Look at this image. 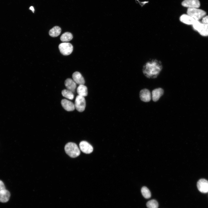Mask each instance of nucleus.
I'll list each match as a JSON object with an SVG mask.
<instances>
[{
    "label": "nucleus",
    "mask_w": 208,
    "mask_h": 208,
    "mask_svg": "<svg viewBox=\"0 0 208 208\" xmlns=\"http://www.w3.org/2000/svg\"><path fill=\"white\" fill-rule=\"evenodd\" d=\"M10 194L9 192L5 189L0 191V202L6 203L9 200Z\"/></svg>",
    "instance_id": "2eb2a0df"
},
{
    "label": "nucleus",
    "mask_w": 208,
    "mask_h": 208,
    "mask_svg": "<svg viewBox=\"0 0 208 208\" xmlns=\"http://www.w3.org/2000/svg\"><path fill=\"white\" fill-rule=\"evenodd\" d=\"M73 80L77 84L84 85L85 83L84 79L81 75L78 72H75L72 75Z\"/></svg>",
    "instance_id": "ddd939ff"
},
{
    "label": "nucleus",
    "mask_w": 208,
    "mask_h": 208,
    "mask_svg": "<svg viewBox=\"0 0 208 208\" xmlns=\"http://www.w3.org/2000/svg\"><path fill=\"white\" fill-rule=\"evenodd\" d=\"M164 93L163 90L161 88H156L153 90L152 92V98L154 101H158Z\"/></svg>",
    "instance_id": "f8f14e48"
},
{
    "label": "nucleus",
    "mask_w": 208,
    "mask_h": 208,
    "mask_svg": "<svg viewBox=\"0 0 208 208\" xmlns=\"http://www.w3.org/2000/svg\"><path fill=\"white\" fill-rule=\"evenodd\" d=\"M61 28L59 26H55L51 29L49 32L50 36L52 37H56L60 34Z\"/></svg>",
    "instance_id": "f3484780"
},
{
    "label": "nucleus",
    "mask_w": 208,
    "mask_h": 208,
    "mask_svg": "<svg viewBox=\"0 0 208 208\" xmlns=\"http://www.w3.org/2000/svg\"><path fill=\"white\" fill-rule=\"evenodd\" d=\"M202 24L203 23L199 20H195L194 23L192 25L193 28L195 30L198 31L201 27Z\"/></svg>",
    "instance_id": "5701e85b"
},
{
    "label": "nucleus",
    "mask_w": 208,
    "mask_h": 208,
    "mask_svg": "<svg viewBox=\"0 0 208 208\" xmlns=\"http://www.w3.org/2000/svg\"><path fill=\"white\" fill-rule=\"evenodd\" d=\"M187 13L196 20L202 18L206 14L205 11L197 8H188Z\"/></svg>",
    "instance_id": "7ed1b4c3"
},
{
    "label": "nucleus",
    "mask_w": 208,
    "mask_h": 208,
    "mask_svg": "<svg viewBox=\"0 0 208 208\" xmlns=\"http://www.w3.org/2000/svg\"><path fill=\"white\" fill-rule=\"evenodd\" d=\"M6 189L3 182L0 180V191Z\"/></svg>",
    "instance_id": "393cba45"
},
{
    "label": "nucleus",
    "mask_w": 208,
    "mask_h": 208,
    "mask_svg": "<svg viewBox=\"0 0 208 208\" xmlns=\"http://www.w3.org/2000/svg\"><path fill=\"white\" fill-rule=\"evenodd\" d=\"M61 104L63 108L68 111H72L75 109L74 103L68 100L64 99L61 101Z\"/></svg>",
    "instance_id": "9d476101"
},
{
    "label": "nucleus",
    "mask_w": 208,
    "mask_h": 208,
    "mask_svg": "<svg viewBox=\"0 0 208 208\" xmlns=\"http://www.w3.org/2000/svg\"><path fill=\"white\" fill-rule=\"evenodd\" d=\"M181 4L183 6L188 8H198L200 6L199 0H184Z\"/></svg>",
    "instance_id": "6e6552de"
},
{
    "label": "nucleus",
    "mask_w": 208,
    "mask_h": 208,
    "mask_svg": "<svg viewBox=\"0 0 208 208\" xmlns=\"http://www.w3.org/2000/svg\"><path fill=\"white\" fill-rule=\"evenodd\" d=\"M65 86L67 89L72 91L73 93L75 92L77 85L74 81L70 78L66 79L64 82Z\"/></svg>",
    "instance_id": "4468645a"
},
{
    "label": "nucleus",
    "mask_w": 208,
    "mask_h": 208,
    "mask_svg": "<svg viewBox=\"0 0 208 208\" xmlns=\"http://www.w3.org/2000/svg\"><path fill=\"white\" fill-rule=\"evenodd\" d=\"M161 62L156 59H153L146 62L143 65L142 71L144 75L149 79H154L158 76L163 69Z\"/></svg>",
    "instance_id": "f257e3e1"
},
{
    "label": "nucleus",
    "mask_w": 208,
    "mask_h": 208,
    "mask_svg": "<svg viewBox=\"0 0 208 208\" xmlns=\"http://www.w3.org/2000/svg\"><path fill=\"white\" fill-rule=\"evenodd\" d=\"M146 206L148 208H158V204L155 200H152L148 201L146 203Z\"/></svg>",
    "instance_id": "4be33fe9"
},
{
    "label": "nucleus",
    "mask_w": 208,
    "mask_h": 208,
    "mask_svg": "<svg viewBox=\"0 0 208 208\" xmlns=\"http://www.w3.org/2000/svg\"><path fill=\"white\" fill-rule=\"evenodd\" d=\"M197 186L200 192L206 193L208 192V181L204 179H199L197 182Z\"/></svg>",
    "instance_id": "423d86ee"
},
{
    "label": "nucleus",
    "mask_w": 208,
    "mask_h": 208,
    "mask_svg": "<svg viewBox=\"0 0 208 208\" xmlns=\"http://www.w3.org/2000/svg\"><path fill=\"white\" fill-rule=\"evenodd\" d=\"M201 23L205 25H208V16H205L202 18Z\"/></svg>",
    "instance_id": "b1692460"
},
{
    "label": "nucleus",
    "mask_w": 208,
    "mask_h": 208,
    "mask_svg": "<svg viewBox=\"0 0 208 208\" xmlns=\"http://www.w3.org/2000/svg\"><path fill=\"white\" fill-rule=\"evenodd\" d=\"M201 35L203 36H208V25L203 24L201 27L198 31Z\"/></svg>",
    "instance_id": "aec40b11"
},
{
    "label": "nucleus",
    "mask_w": 208,
    "mask_h": 208,
    "mask_svg": "<svg viewBox=\"0 0 208 208\" xmlns=\"http://www.w3.org/2000/svg\"><path fill=\"white\" fill-rule=\"evenodd\" d=\"M75 108L79 112H81L84 111L86 106V102L84 97L77 95L75 103Z\"/></svg>",
    "instance_id": "20e7f679"
},
{
    "label": "nucleus",
    "mask_w": 208,
    "mask_h": 208,
    "mask_svg": "<svg viewBox=\"0 0 208 208\" xmlns=\"http://www.w3.org/2000/svg\"><path fill=\"white\" fill-rule=\"evenodd\" d=\"M79 147L81 150L86 154H90L93 151V148L92 146L88 142L85 141H83L80 142L79 144Z\"/></svg>",
    "instance_id": "0eeeda50"
},
{
    "label": "nucleus",
    "mask_w": 208,
    "mask_h": 208,
    "mask_svg": "<svg viewBox=\"0 0 208 208\" xmlns=\"http://www.w3.org/2000/svg\"><path fill=\"white\" fill-rule=\"evenodd\" d=\"M73 38L71 33L69 32H66L63 33L60 38V39L62 42H68L71 40Z\"/></svg>",
    "instance_id": "a211bd4d"
},
{
    "label": "nucleus",
    "mask_w": 208,
    "mask_h": 208,
    "mask_svg": "<svg viewBox=\"0 0 208 208\" xmlns=\"http://www.w3.org/2000/svg\"><path fill=\"white\" fill-rule=\"evenodd\" d=\"M59 49L62 54L67 55L72 53L73 50V47L72 44L69 43L63 42L59 45Z\"/></svg>",
    "instance_id": "39448f33"
},
{
    "label": "nucleus",
    "mask_w": 208,
    "mask_h": 208,
    "mask_svg": "<svg viewBox=\"0 0 208 208\" xmlns=\"http://www.w3.org/2000/svg\"><path fill=\"white\" fill-rule=\"evenodd\" d=\"M182 23L188 25H192L195 20L188 14H184L181 15L179 18Z\"/></svg>",
    "instance_id": "9b49d317"
},
{
    "label": "nucleus",
    "mask_w": 208,
    "mask_h": 208,
    "mask_svg": "<svg viewBox=\"0 0 208 208\" xmlns=\"http://www.w3.org/2000/svg\"><path fill=\"white\" fill-rule=\"evenodd\" d=\"M77 92L78 95L84 97L88 95V89L86 86L84 85H80L77 88Z\"/></svg>",
    "instance_id": "dca6fc26"
},
{
    "label": "nucleus",
    "mask_w": 208,
    "mask_h": 208,
    "mask_svg": "<svg viewBox=\"0 0 208 208\" xmlns=\"http://www.w3.org/2000/svg\"><path fill=\"white\" fill-rule=\"evenodd\" d=\"M64 149L66 154L71 157H77L80 153V149L77 145L73 142L67 143L65 146Z\"/></svg>",
    "instance_id": "f03ea898"
},
{
    "label": "nucleus",
    "mask_w": 208,
    "mask_h": 208,
    "mask_svg": "<svg viewBox=\"0 0 208 208\" xmlns=\"http://www.w3.org/2000/svg\"><path fill=\"white\" fill-rule=\"evenodd\" d=\"M141 192L143 196L146 198H148L151 197V193L149 190L146 187H142Z\"/></svg>",
    "instance_id": "412c9836"
},
{
    "label": "nucleus",
    "mask_w": 208,
    "mask_h": 208,
    "mask_svg": "<svg viewBox=\"0 0 208 208\" xmlns=\"http://www.w3.org/2000/svg\"><path fill=\"white\" fill-rule=\"evenodd\" d=\"M140 96L141 100L144 102L149 101L151 98V95L150 91L147 89L141 90L140 93Z\"/></svg>",
    "instance_id": "1a4fd4ad"
},
{
    "label": "nucleus",
    "mask_w": 208,
    "mask_h": 208,
    "mask_svg": "<svg viewBox=\"0 0 208 208\" xmlns=\"http://www.w3.org/2000/svg\"><path fill=\"white\" fill-rule=\"evenodd\" d=\"M30 10H31L33 12L34 11V9L33 6H31L29 8Z\"/></svg>",
    "instance_id": "a878e982"
},
{
    "label": "nucleus",
    "mask_w": 208,
    "mask_h": 208,
    "mask_svg": "<svg viewBox=\"0 0 208 208\" xmlns=\"http://www.w3.org/2000/svg\"><path fill=\"white\" fill-rule=\"evenodd\" d=\"M62 95L70 100H73L74 97L73 93L71 91L68 89H64L62 91Z\"/></svg>",
    "instance_id": "6ab92c4d"
}]
</instances>
